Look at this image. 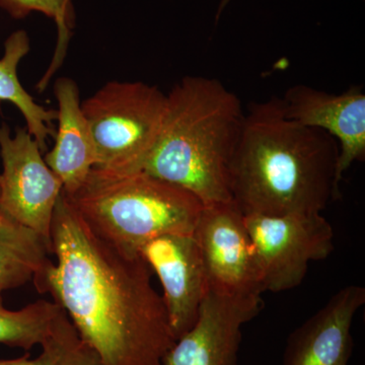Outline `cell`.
<instances>
[{
	"label": "cell",
	"instance_id": "obj_1",
	"mask_svg": "<svg viewBox=\"0 0 365 365\" xmlns=\"http://www.w3.org/2000/svg\"><path fill=\"white\" fill-rule=\"evenodd\" d=\"M50 239L56 263L48 262L34 284L64 309L103 365H163L177 339L143 257L93 234L63 190Z\"/></svg>",
	"mask_w": 365,
	"mask_h": 365
},
{
	"label": "cell",
	"instance_id": "obj_7",
	"mask_svg": "<svg viewBox=\"0 0 365 365\" xmlns=\"http://www.w3.org/2000/svg\"><path fill=\"white\" fill-rule=\"evenodd\" d=\"M43 153L26 128H16L13 136L6 123L0 124V212L51 244L53 215L63 185Z\"/></svg>",
	"mask_w": 365,
	"mask_h": 365
},
{
	"label": "cell",
	"instance_id": "obj_11",
	"mask_svg": "<svg viewBox=\"0 0 365 365\" xmlns=\"http://www.w3.org/2000/svg\"><path fill=\"white\" fill-rule=\"evenodd\" d=\"M281 98L285 116L304 126L330 134L339 145L337 181L353 163L365 158V93L351 86L342 93H330L312 86L287 88Z\"/></svg>",
	"mask_w": 365,
	"mask_h": 365
},
{
	"label": "cell",
	"instance_id": "obj_16",
	"mask_svg": "<svg viewBox=\"0 0 365 365\" xmlns=\"http://www.w3.org/2000/svg\"><path fill=\"white\" fill-rule=\"evenodd\" d=\"M63 309L55 302L40 299L19 311L4 306L0 295V344L30 351L51 332Z\"/></svg>",
	"mask_w": 365,
	"mask_h": 365
},
{
	"label": "cell",
	"instance_id": "obj_12",
	"mask_svg": "<svg viewBox=\"0 0 365 365\" xmlns=\"http://www.w3.org/2000/svg\"><path fill=\"white\" fill-rule=\"evenodd\" d=\"M365 304V288L348 285L327 302L288 337L283 365H348L351 329Z\"/></svg>",
	"mask_w": 365,
	"mask_h": 365
},
{
	"label": "cell",
	"instance_id": "obj_4",
	"mask_svg": "<svg viewBox=\"0 0 365 365\" xmlns=\"http://www.w3.org/2000/svg\"><path fill=\"white\" fill-rule=\"evenodd\" d=\"M93 234L127 254L170 234H194L203 203L186 189L144 172L93 169L66 196Z\"/></svg>",
	"mask_w": 365,
	"mask_h": 365
},
{
	"label": "cell",
	"instance_id": "obj_18",
	"mask_svg": "<svg viewBox=\"0 0 365 365\" xmlns=\"http://www.w3.org/2000/svg\"><path fill=\"white\" fill-rule=\"evenodd\" d=\"M0 7L14 19H24L32 13L45 14L57 26L58 40L54 57L47 73L41 79L38 90L44 91L55 71L66 57L72 30L76 24V11L72 0H0Z\"/></svg>",
	"mask_w": 365,
	"mask_h": 365
},
{
	"label": "cell",
	"instance_id": "obj_6",
	"mask_svg": "<svg viewBox=\"0 0 365 365\" xmlns=\"http://www.w3.org/2000/svg\"><path fill=\"white\" fill-rule=\"evenodd\" d=\"M264 292L302 284L311 262L334 250V232L322 213L244 215Z\"/></svg>",
	"mask_w": 365,
	"mask_h": 365
},
{
	"label": "cell",
	"instance_id": "obj_9",
	"mask_svg": "<svg viewBox=\"0 0 365 365\" xmlns=\"http://www.w3.org/2000/svg\"><path fill=\"white\" fill-rule=\"evenodd\" d=\"M194 237L207 287L227 294H264L244 215L234 201L204 206Z\"/></svg>",
	"mask_w": 365,
	"mask_h": 365
},
{
	"label": "cell",
	"instance_id": "obj_13",
	"mask_svg": "<svg viewBox=\"0 0 365 365\" xmlns=\"http://www.w3.org/2000/svg\"><path fill=\"white\" fill-rule=\"evenodd\" d=\"M58 103L55 144L46 153L48 167L59 178L66 196H71L88 179L96 165V150L88 122L81 110L78 83L61 78L54 85Z\"/></svg>",
	"mask_w": 365,
	"mask_h": 365
},
{
	"label": "cell",
	"instance_id": "obj_19",
	"mask_svg": "<svg viewBox=\"0 0 365 365\" xmlns=\"http://www.w3.org/2000/svg\"><path fill=\"white\" fill-rule=\"evenodd\" d=\"M230 0H222V4H220V9H218V13L216 14V20H218L220 16V14H222V11H223V9H225V6L230 2Z\"/></svg>",
	"mask_w": 365,
	"mask_h": 365
},
{
	"label": "cell",
	"instance_id": "obj_10",
	"mask_svg": "<svg viewBox=\"0 0 365 365\" xmlns=\"http://www.w3.org/2000/svg\"><path fill=\"white\" fill-rule=\"evenodd\" d=\"M163 287V300L170 327L179 339L195 324L206 292L207 278L194 234L155 237L139 250Z\"/></svg>",
	"mask_w": 365,
	"mask_h": 365
},
{
	"label": "cell",
	"instance_id": "obj_5",
	"mask_svg": "<svg viewBox=\"0 0 365 365\" xmlns=\"http://www.w3.org/2000/svg\"><path fill=\"white\" fill-rule=\"evenodd\" d=\"M167 95L143 81H110L81 103L96 150L93 169L139 172L165 117Z\"/></svg>",
	"mask_w": 365,
	"mask_h": 365
},
{
	"label": "cell",
	"instance_id": "obj_14",
	"mask_svg": "<svg viewBox=\"0 0 365 365\" xmlns=\"http://www.w3.org/2000/svg\"><path fill=\"white\" fill-rule=\"evenodd\" d=\"M50 254L45 237L0 212V295L33 281Z\"/></svg>",
	"mask_w": 365,
	"mask_h": 365
},
{
	"label": "cell",
	"instance_id": "obj_3",
	"mask_svg": "<svg viewBox=\"0 0 365 365\" xmlns=\"http://www.w3.org/2000/svg\"><path fill=\"white\" fill-rule=\"evenodd\" d=\"M244 120L241 98L222 81L186 76L167 95L160 135L140 170L186 189L204 206L230 202Z\"/></svg>",
	"mask_w": 365,
	"mask_h": 365
},
{
	"label": "cell",
	"instance_id": "obj_8",
	"mask_svg": "<svg viewBox=\"0 0 365 365\" xmlns=\"http://www.w3.org/2000/svg\"><path fill=\"white\" fill-rule=\"evenodd\" d=\"M263 307L261 294L207 287L195 324L163 359V365H237L242 328Z\"/></svg>",
	"mask_w": 365,
	"mask_h": 365
},
{
	"label": "cell",
	"instance_id": "obj_17",
	"mask_svg": "<svg viewBox=\"0 0 365 365\" xmlns=\"http://www.w3.org/2000/svg\"><path fill=\"white\" fill-rule=\"evenodd\" d=\"M40 346L42 350L35 359L26 354L0 360V365H103L95 350L81 339L64 309Z\"/></svg>",
	"mask_w": 365,
	"mask_h": 365
},
{
	"label": "cell",
	"instance_id": "obj_15",
	"mask_svg": "<svg viewBox=\"0 0 365 365\" xmlns=\"http://www.w3.org/2000/svg\"><path fill=\"white\" fill-rule=\"evenodd\" d=\"M30 49V38L26 31H16L7 38L4 57L0 59V101L11 102L20 110L26 122V130L39 144L41 150L46 153L48 138L56 135L54 122L57 111L37 104L21 85L18 66Z\"/></svg>",
	"mask_w": 365,
	"mask_h": 365
},
{
	"label": "cell",
	"instance_id": "obj_2",
	"mask_svg": "<svg viewBox=\"0 0 365 365\" xmlns=\"http://www.w3.org/2000/svg\"><path fill=\"white\" fill-rule=\"evenodd\" d=\"M339 145L285 116L280 98L245 113L230 165V194L244 215L322 213L340 195Z\"/></svg>",
	"mask_w": 365,
	"mask_h": 365
}]
</instances>
